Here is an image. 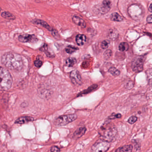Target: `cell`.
<instances>
[{
    "label": "cell",
    "instance_id": "obj_1",
    "mask_svg": "<svg viewBox=\"0 0 152 152\" xmlns=\"http://www.w3.org/2000/svg\"><path fill=\"white\" fill-rule=\"evenodd\" d=\"M1 61L5 66L11 70L20 71L23 68L22 56L15 53H5L1 57Z\"/></svg>",
    "mask_w": 152,
    "mask_h": 152
},
{
    "label": "cell",
    "instance_id": "obj_2",
    "mask_svg": "<svg viewBox=\"0 0 152 152\" xmlns=\"http://www.w3.org/2000/svg\"><path fill=\"white\" fill-rule=\"evenodd\" d=\"M13 79L11 74L5 68L1 67L0 70V88L2 90H10L12 86Z\"/></svg>",
    "mask_w": 152,
    "mask_h": 152
},
{
    "label": "cell",
    "instance_id": "obj_3",
    "mask_svg": "<svg viewBox=\"0 0 152 152\" xmlns=\"http://www.w3.org/2000/svg\"><path fill=\"white\" fill-rule=\"evenodd\" d=\"M128 13L131 18L136 21L142 18L144 14L141 7L137 4H134L129 6L128 9Z\"/></svg>",
    "mask_w": 152,
    "mask_h": 152
},
{
    "label": "cell",
    "instance_id": "obj_4",
    "mask_svg": "<svg viewBox=\"0 0 152 152\" xmlns=\"http://www.w3.org/2000/svg\"><path fill=\"white\" fill-rule=\"evenodd\" d=\"M77 118V116L76 114L63 115L57 118L55 121L54 124L57 126H62L72 122Z\"/></svg>",
    "mask_w": 152,
    "mask_h": 152
},
{
    "label": "cell",
    "instance_id": "obj_5",
    "mask_svg": "<svg viewBox=\"0 0 152 152\" xmlns=\"http://www.w3.org/2000/svg\"><path fill=\"white\" fill-rule=\"evenodd\" d=\"M110 146L109 142L100 140L97 141L92 145L91 152H106Z\"/></svg>",
    "mask_w": 152,
    "mask_h": 152
},
{
    "label": "cell",
    "instance_id": "obj_6",
    "mask_svg": "<svg viewBox=\"0 0 152 152\" xmlns=\"http://www.w3.org/2000/svg\"><path fill=\"white\" fill-rule=\"evenodd\" d=\"M117 134V131L115 127H109L107 128H105L103 130V132L102 134L103 139L110 142L112 141L114 139L116 138Z\"/></svg>",
    "mask_w": 152,
    "mask_h": 152
},
{
    "label": "cell",
    "instance_id": "obj_7",
    "mask_svg": "<svg viewBox=\"0 0 152 152\" xmlns=\"http://www.w3.org/2000/svg\"><path fill=\"white\" fill-rule=\"evenodd\" d=\"M144 58L142 56H139L134 59L131 64V67L133 71L139 73L143 70V65Z\"/></svg>",
    "mask_w": 152,
    "mask_h": 152
},
{
    "label": "cell",
    "instance_id": "obj_8",
    "mask_svg": "<svg viewBox=\"0 0 152 152\" xmlns=\"http://www.w3.org/2000/svg\"><path fill=\"white\" fill-rule=\"evenodd\" d=\"M18 40L20 42L22 43H27L35 42L37 41L38 39L34 35L24 34L19 36Z\"/></svg>",
    "mask_w": 152,
    "mask_h": 152
},
{
    "label": "cell",
    "instance_id": "obj_9",
    "mask_svg": "<svg viewBox=\"0 0 152 152\" xmlns=\"http://www.w3.org/2000/svg\"><path fill=\"white\" fill-rule=\"evenodd\" d=\"M71 82L75 85H80L82 83V77L79 72L76 70L72 71L70 73Z\"/></svg>",
    "mask_w": 152,
    "mask_h": 152
},
{
    "label": "cell",
    "instance_id": "obj_10",
    "mask_svg": "<svg viewBox=\"0 0 152 152\" xmlns=\"http://www.w3.org/2000/svg\"><path fill=\"white\" fill-rule=\"evenodd\" d=\"M111 5V2L110 0H104L99 8L100 13L104 14L108 12L110 9Z\"/></svg>",
    "mask_w": 152,
    "mask_h": 152
},
{
    "label": "cell",
    "instance_id": "obj_11",
    "mask_svg": "<svg viewBox=\"0 0 152 152\" xmlns=\"http://www.w3.org/2000/svg\"><path fill=\"white\" fill-rule=\"evenodd\" d=\"M31 22L33 23L34 24L41 25L42 27H43L44 28L46 29L47 30H48V31L51 32L54 30V29L51 27L47 22L43 21V20H42L35 19L33 20Z\"/></svg>",
    "mask_w": 152,
    "mask_h": 152
},
{
    "label": "cell",
    "instance_id": "obj_12",
    "mask_svg": "<svg viewBox=\"0 0 152 152\" xmlns=\"http://www.w3.org/2000/svg\"><path fill=\"white\" fill-rule=\"evenodd\" d=\"M72 20L73 22L76 25H78V26H79L83 28H85L86 27V23L85 21H84V19L81 18L79 16L75 15L72 18Z\"/></svg>",
    "mask_w": 152,
    "mask_h": 152
},
{
    "label": "cell",
    "instance_id": "obj_13",
    "mask_svg": "<svg viewBox=\"0 0 152 152\" xmlns=\"http://www.w3.org/2000/svg\"><path fill=\"white\" fill-rule=\"evenodd\" d=\"M34 120V118L33 117H28V116H23L17 119L15 123L16 124H23L30 122V121H32Z\"/></svg>",
    "mask_w": 152,
    "mask_h": 152
},
{
    "label": "cell",
    "instance_id": "obj_14",
    "mask_svg": "<svg viewBox=\"0 0 152 152\" xmlns=\"http://www.w3.org/2000/svg\"><path fill=\"white\" fill-rule=\"evenodd\" d=\"M86 131V128L85 127H80L77 129L73 134V138L75 139H78L83 136Z\"/></svg>",
    "mask_w": 152,
    "mask_h": 152
},
{
    "label": "cell",
    "instance_id": "obj_15",
    "mask_svg": "<svg viewBox=\"0 0 152 152\" xmlns=\"http://www.w3.org/2000/svg\"><path fill=\"white\" fill-rule=\"evenodd\" d=\"M86 36L84 34H78L76 36V42L77 45L82 46L86 41Z\"/></svg>",
    "mask_w": 152,
    "mask_h": 152
},
{
    "label": "cell",
    "instance_id": "obj_16",
    "mask_svg": "<svg viewBox=\"0 0 152 152\" xmlns=\"http://www.w3.org/2000/svg\"><path fill=\"white\" fill-rule=\"evenodd\" d=\"M118 35L119 34L116 29H111L109 30L108 37L111 40H115L117 39Z\"/></svg>",
    "mask_w": 152,
    "mask_h": 152
},
{
    "label": "cell",
    "instance_id": "obj_17",
    "mask_svg": "<svg viewBox=\"0 0 152 152\" xmlns=\"http://www.w3.org/2000/svg\"><path fill=\"white\" fill-rule=\"evenodd\" d=\"M1 16L4 18L9 20H14L16 19V17L14 14L7 11L2 12L1 14Z\"/></svg>",
    "mask_w": 152,
    "mask_h": 152
},
{
    "label": "cell",
    "instance_id": "obj_18",
    "mask_svg": "<svg viewBox=\"0 0 152 152\" xmlns=\"http://www.w3.org/2000/svg\"><path fill=\"white\" fill-rule=\"evenodd\" d=\"M133 146L131 145H125L119 148L116 152H132L133 150Z\"/></svg>",
    "mask_w": 152,
    "mask_h": 152
},
{
    "label": "cell",
    "instance_id": "obj_19",
    "mask_svg": "<svg viewBox=\"0 0 152 152\" xmlns=\"http://www.w3.org/2000/svg\"><path fill=\"white\" fill-rule=\"evenodd\" d=\"M110 18L112 21L115 22H121L123 20L122 17L116 13H112L111 15Z\"/></svg>",
    "mask_w": 152,
    "mask_h": 152
},
{
    "label": "cell",
    "instance_id": "obj_20",
    "mask_svg": "<svg viewBox=\"0 0 152 152\" xmlns=\"http://www.w3.org/2000/svg\"><path fill=\"white\" fill-rule=\"evenodd\" d=\"M77 63V60L74 58H69L66 59L65 64L68 67H73Z\"/></svg>",
    "mask_w": 152,
    "mask_h": 152
},
{
    "label": "cell",
    "instance_id": "obj_21",
    "mask_svg": "<svg viewBox=\"0 0 152 152\" xmlns=\"http://www.w3.org/2000/svg\"><path fill=\"white\" fill-rule=\"evenodd\" d=\"M129 48V44L126 42H122L119 45V50L122 52L124 51H127L128 50Z\"/></svg>",
    "mask_w": 152,
    "mask_h": 152
},
{
    "label": "cell",
    "instance_id": "obj_22",
    "mask_svg": "<svg viewBox=\"0 0 152 152\" xmlns=\"http://www.w3.org/2000/svg\"><path fill=\"white\" fill-rule=\"evenodd\" d=\"M146 74L149 84L152 87V69H149L147 70Z\"/></svg>",
    "mask_w": 152,
    "mask_h": 152
},
{
    "label": "cell",
    "instance_id": "obj_23",
    "mask_svg": "<svg viewBox=\"0 0 152 152\" xmlns=\"http://www.w3.org/2000/svg\"><path fill=\"white\" fill-rule=\"evenodd\" d=\"M97 87L98 86L97 85H92V86H91L90 87H89L87 90H85L83 92L79 94V95H82L86 94H88V93H90V92L92 91L93 90H95V89H97Z\"/></svg>",
    "mask_w": 152,
    "mask_h": 152
},
{
    "label": "cell",
    "instance_id": "obj_24",
    "mask_svg": "<svg viewBox=\"0 0 152 152\" xmlns=\"http://www.w3.org/2000/svg\"><path fill=\"white\" fill-rule=\"evenodd\" d=\"M108 72H109V73H110L112 75L115 76V77L118 76L120 74V71L114 67H112L110 68H109V69H108Z\"/></svg>",
    "mask_w": 152,
    "mask_h": 152
},
{
    "label": "cell",
    "instance_id": "obj_25",
    "mask_svg": "<svg viewBox=\"0 0 152 152\" xmlns=\"http://www.w3.org/2000/svg\"><path fill=\"white\" fill-rule=\"evenodd\" d=\"M77 50H78V48L77 47H75L72 45H69L67 46L65 49L66 53L69 54H73V53L76 51Z\"/></svg>",
    "mask_w": 152,
    "mask_h": 152
},
{
    "label": "cell",
    "instance_id": "obj_26",
    "mask_svg": "<svg viewBox=\"0 0 152 152\" xmlns=\"http://www.w3.org/2000/svg\"><path fill=\"white\" fill-rule=\"evenodd\" d=\"M112 53L111 50H107L103 54V57L106 59H108L112 57Z\"/></svg>",
    "mask_w": 152,
    "mask_h": 152
},
{
    "label": "cell",
    "instance_id": "obj_27",
    "mask_svg": "<svg viewBox=\"0 0 152 152\" xmlns=\"http://www.w3.org/2000/svg\"><path fill=\"white\" fill-rule=\"evenodd\" d=\"M110 44V41L108 40H104L102 42L101 47L103 49H106L108 48Z\"/></svg>",
    "mask_w": 152,
    "mask_h": 152
},
{
    "label": "cell",
    "instance_id": "obj_28",
    "mask_svg": "<svg viewBox=\"0 0 152 152\" xmlns=\"http://www.w3.org/2000/svg\"><path fill=\"white\" fill-rule=\"evenodd\" d=\"M137 120H138V118L136 116H132L128 120V122L131 124H134L135 122L137 121Z\"/></svg>",
    "mask_w": 152,
    "mask_h": 152
},
{
    "label": "cell",
    "instance_id": "obj_29",
    "mask_svg": "<svg viewBox=\"0 0 152 152\" xmlns=\"http://www.w3.org/2000/svg\"><path fill=\"white\" fill-rule=\"evenodd\" d=\"M134 86V82L132 81H129V82H127L126 84L125 88L126 89H131L132 88H133Z\"/></svg>",
    "mask_w": 152,
    "mask_h": 152
},
{
    "label": "cell",
    "instance_id": "obj_30",
    "mask_svg": "<svg viewBox=\"0 0 152 152\" xmlns=\"http://www.w3.org/2000/svg\"><path fill=\"white\" fill-rule=\"evenodd\" d=\"M52 35H53V36L55 38H59L60 37V34H59L58 32L54 29V30L51 32Z\"/></svg>",
    "mask_w": 152,
    "mask_h": 152
},
{
    "label": "cell",
    "instance_id": "obj_31",
    "mask_svg": "<svg viewBox=\"0 0 152 152\" xmlns=\"http://www.w3.org/2000/svg\"><path fill=\"white\" fill-rule=\"evenodd\" d=\"M34 65L36 67L38 68H39L42 66V62L41 60H35L34 62Z\"/></svg>",
    "mask_w": 152,
    "mask_h": 152
},
{
    "label": "cell",
    "instance_id": "obj_32",
    "mask_svg": "<svg viewBox=\"0 0 152 152\" xmlns=\"http://www.w3.org/2000/svg\"><path fill=\"white\" fill-rule=\"evenodd\" d=\"M60 149L56 146H52L51 149V152H60Z\"/></svg>",
    "mask_w": 152,
    "mask_h": 152
},
{
    "label": "cell",
    "instance_id": "obj_33",
    "mask_svg": "<svg viewBox=\"0 0 152 152\" xmlns=\"http://www.w3.org/2000/svg\"><path fill=\"white\" fill-rule=\"evenodd\" d=\"M121 117V115L120 113L118 114H115V115H112L110 117H109V119H114L115 118H120Z\"/></svg>",
    "mask_w": 152,
    "mask_h": 152
},
{
    "label": "cell",
    "instance_id": "obj_34",
    "mask_svg": "<svg viewBox=\"0 0 152 152\" xmlns=\"http://www.w3.org/2000/svg\"><path fill=\"white\" fill-rule=\"evenodd\" d=\"M146 21L149 23H152V14L147 18Z\"/></svg>",
    "mask_w": 152,
    "mask_h": 152
},
{
    "label": "cell",
    "instance_id": "obj_35",
    "mask_svg": "<svg viewBox=\"0 0 152 152\" xmlns=\"http://www.w3.org/2000/svg\"><path fill=\"white\" fill-rule=\"evenodd\" d=\"M149 10L150 12H152V3L149 5Z\"/></svg>",
    "mask_w": 152,
    "mask_h": 152
}]
</instances>
